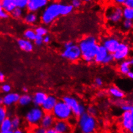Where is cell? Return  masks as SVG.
Listing matches in <instances>:
<instances>
[{
    "instance_id": "cell-1",
    "label": "cell",
    "mask_w": 133,
    "mask_h": 133,
    "mask_svg": "<svg viewBox=\"0 0 133 133\" xmlns=\"http://www.w3.org/2000/svg\"><path fill=\"white\" fill-rule=\"evenodd\" d=\"M78 45L81 49L82 59L88 63L94 62L95 56L99 46L97 38L88 35L81 39Z\"/></svg>"
},
{
    "instance_id": "cell-2",
    "label": "cell",
    "mask_w": 133,
    "mask_h": 133,
    "mask_svg": "<svg viewBox=\"0 0 133 133\" xmlns=\"http://www.w3.org/2000/svg\"><path fill=\"white\" fill-rule=\"evenodd\" d=\"M62 3L52 2L49 3L44 9L41 15V21L44 25H50L61 16Z\"/></svg>"
},
{
    "instance_id": "cell-3",
    "label": "cell",
    "mask_w": 133,
    "mask_h": 133,
    "mask_svg": "<svg viewBox=\"0 0 133 133\" xmlns=\"http://www.w3.org/2000/svg\"><path fill=\"white\" fill-rule=\"evenodd\" d=\"M77 125L81 132L93 133L97 131L98 122L95 116L85 112L78 118Z\"/></svg>"
},
{
    "instance_id": "cell-4",
    "label": "cell",
    "mask_w": 133,
    "mask_h": 133,
    "mask_svg": "<svg viewBox=\"0 0 133 133\" xmlns=\"http://www.w3.org/2000/svg\"><path fill=\"white\" fill-rule=\"evenodd\" d=\"M104 17L105 20L111 25H116L123 20V7L120 5H110L105 9Z\"/></svg>"
},
{
    "instance_id": "cell-5",
    "label": "cell",
    "mask_w": 133,
    "mask_h": 133,
    "mask_svg": "<svg viewBox=\"0 0 133 133\" xmlns=\"http://www.w3.org/2000/svg\"><path fill=\"white\" fill-rule=\"evenodd\" d=\"M51 113L55 117V120H58L67 121L73 116L72 110L63 100H58Z\"/></svg>"
},
{
    "instance_id": "cell-6",
    "label": "cell",
    "mask_w": 133,
    "mask_h": 133,
    "mask_svg": "<svg viewBox=\"0 0 133 133\" xmlns=\"http://www.w3.org/2000/svg\"><path fill=\"white\" fill-rule=\"evenodd\" d=\"M44 112L41 107L35 106L31 108L25 114V120L30 126L34 127L40 124Z\"/></svg>"
},
{
    "instance_id": "cell-7",
    "label": "cell",
    "mask_w": 133,
    "mask_h": 133,
    "mask_svg": "<svg viewBox=\"0 0 133 133\" xmlns=\"http://www.w3.org/2000/svg\"><path fill=\"white\" fill-rule=\"evenodd\" d=\"M62 100L71 108L73 116L77 118H78L82 114L86 112V107L85 105L81 104L75 97L71 96H65L62 98Z\"/></svg>"
},
{
    "instance_id": "cell-8",
    "label": "cell",
    "mask_w": 133,
    "mask_h": 133,
    "mask_svg": "<svg viewBox=\"0 0 133 133\" xmlns=\"http://www.w3.org/2000/svg\"><path fill=\"white\" fill-rule=\"evenodd\" d=\"M61 55L70 62H75L81 58V51L78 45L73 43L70 47L64 49Z\"/></svg>"
},
{
    "instance_id": "cell-9",
    "label": "cell",
    "mask_w": 133,
    "mask_h": 133,
    "mask_svg": "<svg viewBox=\"0 0 133 133\" xmlns=\"http://www.w3.org/2000/svg\"><path fill=\"white\" fill-rule=\"evenodd\" d=\"M129 54L130 47L125 43H120L116 51L112 53L115 61L116 62H122L125 59H127Z\"/></svg>"
},
{
    "instance_id": "cell-10",
    "label": "cell",
    "mask_w": 133,
    "mask_h": 133,
    "mask_svg": "<svg viewBox=\"0 0 133 133\" xmlns=\"http://www.w3.org/2000/svg\"><path fill=\"white\" fill-rule=\"evenodd\" d=\"M102 43V45L106 49L108 52L112 54L116 51L121 42L116 37L109 36V37L104 38Z\"/></svg>"
},
{
    "instance_id": "cell-11",
    "label": "cell",
    "mask_w": 133,
    "mask_h": 133,
    "mask_svg": "<svg viewBox=\"0 0 133 133\" xmlns=\"http://www.w3.org/2000/svg\"><path fill=\"white\" fill-rule=\"evenodd\" d=\"M50 0H28L26 9L29 12L37 13L44 9L49 4Z\"/></svg>"
},
{
    "instance_id": "cell-12",
    "label": "cell",
    "mask_w": 133,
    "mask_h": 133,
    "mask_svg": "<svg viewBox=\"0 0 133 133\" xmlns=\"http://www.w3.org/2000/svg\"><path fill=\"white\" fill-rule=\"evenodd\" d=\"M54 128L56 133H69L72 131V127L66 120H56L54 125Z\"/></svg>"
},
{
    "instance_id": "cell-13",
    "label": "cell",
    "mask_w": 133,
    "mask_h": 133,
    "mask_svg": "<svg viewBox=\"0 0 133 133\" xmlns=\"http://www.w3.org/2000/svg\"><path fill=\"white\" fill-rule=\"evenodd\" d=\"M57 101V98L54 95H47L41 107L44 112H51Z\"/></svg>"
},
{
    "instance_id": "cell-14",
    "label": "cell",
    "mask_w": 133,
    "mask_h": 133,
    "mask_svg": "<svg viewBox=\"0 0 133 133\" xmlns=\"http://www.w3.org/2000/svg\"><path fill=\"white\" fill-rule=\"evenodd\" d=\"M20 95L16 93H6L3 97V105L5 107H10L18 103Z\"/></svg>"
},
{
    "instance_id": "cell-15",
    "label": "cell",
    "mask_w": 133,
    "mask_h": 133,
    "mask_svg": "<svg viewBox=\"0 0 133 133\" xmlns=\"http://www.w3.org/2000/svg\"><path fill=\"white\" fill-rule=\"evenodd\" d=\"M132 120L133 118L130 111H124L122 113L121 120H120V125H121V127L123 131L129 132V130L132 124Z\"/></svg>"
},
{
    "instance_id": "cell-16",
    "label": "cell",
    "mask_w": 133,
    "mask_h": 133,
    "mask_svg": "<svg viewBox=\"0 0 133 133\" xmlns=\"http://www.w3.org/2000/svg\"><path fill=\"white\" fill-rule=\"evenodd\" d=\"M55 120H56L51 112H44L39 125L47 129L50 127H54Z\"/></svg>"
},
{
    "instance_id": "cell-17",
    "label": "cell",
    "mask_w": 133,
    "mask_h": 133,
    "mask_svg": "<svg viewBox=\"0 0 133 133\" xmlns=\"http://www.w3.org/2000/svg\"><path fill=\"white\" fill-rule=\"evenodd\" d=\"M17 45L20 49L26 52H30L34 50V43L32 41L26 38H20L17 40Z\"/></svg>"
},
{
    "instance_id": "cell-18",
    "label": "cell",
    "mask_w": 133,
    "mask_h": 133,
    "mask_svg": "<svg viewBox=\"0 0 133 133\" xmlns=\"http://www.w3.org/2000/svg\"><path fill=\"white\" fill-rule=\"evenodd\" d=\"M108 53H109L108 51L102 45H99L97 53L94 58V62H95L97 64H102L104 58L108 55Z\"/></svg>"
},
{
    "instance_id": "cell-19",
    "label": "cell",
    "mask_w": 133,
    "mask_h": 133,
    "mask_svg": "<svg viewBox=\"0 0 133 133\" xmlns=\"http://www.w3.org/2000/svg\"><path fill=\"white\" fill-rule=\"evenodd\" d=\"M108 94H109L111 97L116 99V100H122L125 96V93L123 90H121L118 87L115 86V85H112V86L110 87L109 89H108Z\"/></svg>"
},
{
    "instance_id": "cell-20",
    "label": "cell",
    "mask_w": 133,
    "mask_h": 133,
    "mask_svg": "<svg viewBox=\"0 0 133 133\" xmlns=\"http://www.w3.org/2000/svg\"><path fill=\"white\" fill-rule=\"evenodd\" d=\"M47 95L43 91H37L32 96V103L35 106L41 107L45 100Z\"/></svg>"
},
{
    "instance_id": "cell-21",
    "label": "cell",
    "mask_w": 133,
    "mask_h": 133,
    "mask_svg": "<svg viewBox=\"0 0 133 133\" xmlns=\"http://www.w3.org/2000/svg\"><path fill=\"white\" fill-rule=\"evenodd\" d=\"M0 132L1 133H13L11 118L7 117L0 124Z\"/></svg>"
},
{
    "instance_id": "cell-22",
    "label": "cell",
    "mask_w": 133,
    "mask_h": 133,
    "mask_svg": "<svg viewBox=\"0 0 133 133\" xmlns=\"http://www.w3.org/2000/svg\"><path fill=\"white\" fill-rule=\"evenodd\" d=\"M131 64L129 60L125 59L120 62L118 65V71L123 76H127L131 70Z\"/></svg>"
},
{
    "instance_id": "cell-23",
    "label": "cell",
    "mask_w": 133,
    "mask_h": 133,
    "mask_svg": "<svg viewBox=\"0 0 133 133\" xmlns=\"http://www.w3.org/2000/svg\"><path fill=\"white\" fill-rule=\"evenodd\" d=\"M23 17L24 22L28 25H34L39 20V16H37L36 13L29 11L25 14Z\"/></svg>"
},
{
    "instance_id": "cell-24",
    "label": "cell",
    "mask_w": 133,
    "mask_h": 133,
    "mask_svg": "<svg viewBox=\"0 0 133 133\" xmlns=\"http://www.w3.org/2000/svg\"><path fill=\"white\" fill-rule=\"evenodd\" d=\"M0 3L5 11L9 14L16 7L14 0H0Z\"/></svg>"
},
{
    "instance_id": "cell-25",
    "label": "cell",
    "mask_w": 133,
    "mask_h": 133,
    "mask_svg": "<svg viewBox=\"0 0 133 133\" xmlns=\"http://www.w3.org/2000/svg\"><path fill=\"white\" fill-rule=\"evenodd\" d=\"M32 103V96L28 94H24L19 96L18 104L20 106L26 107Z\"/></svg>"
},
{
    "instance_id": "cell-26",
    "label": "cell",
    "mask_w": 133,
    "mask_h": 133,
    "mask_svg": "<svg viewBox=\"0 0 133 133\" xmlns=\"http://www.w3.org/2000/svg\"><path fill=\"white\" fill-rule=\"evenodd\" d=\"M74 8L71 4H64L61 5V16H68L73 12Z\"/></svg>"
},
{
    "instance_id": "cell-27",
    "label": "cell",
    "mask_w": 133,
    "mask_h": 133,
    "mask_svg": "<svg viewBox=\"0 0 133 133\" xmlns=\"http://www.w3.org/2000/svg\"><path fill=\"white\" fill-rule=\"evenodd\" d=\"M122 29L124 32H128L133 28V21L123 19L122 21Z\"/></svg>"
},
{
    "instance_id": "cell-28",
    "label": "cell",
    "mask_w": 133,
    "mask_h": 133,
    "mask_svg": "<svg viewBox=\"0 0 133 133\" xmlns=\"http://www.w3.org/2000/svg\"><path fill=\"white\" fill-rule=\"evenodd\" d=\"M123 17L125 20H129L133 21V8L123 7Z\"/></svg>"
},
{
    "instance_id": "cell-29",
    "label": "cell",
    "mask_w": 133,
    "mask_h": 133,
    "mask_svg": "<svg viewBox=\"0 0 133 133\" xmlns=\"http://www.w3.org/2000/svg\"><path fill=\"white\" fill-rule=\"evenodd\" d=\"M23 36L24 38L27 39V40L30 41H34V40L36 38L37 34L35 30L29 28V29H27L24 31L23 33Z\"/></svg>"
},
{
    "instance_id": "cell-30",
    "label": "cell",
    "mask_w": 133,
    "mask_h": 133,
    "mask_svg": "<svg viewBox=\"0 0 133 133\" xmlns=\"http://www.w3.org/2000/svg\"><path fill=\"white\" fill-rule=\"evenodd\" d=\"M24 9H21L19 7H16L10 13V16L14 19H21V17H23L24 14Z\"/></svg>"
},
{
    "instance_id": "cell-31",
    "label": "cell",
    "mask_w": 133,
    "mask_h": 133,
    "mask_svg": "<svg viewBox=\"0 0 133 133\" xmlns=\"http://www.w3.org/2000/svg\"><path fill=\"white\" fill-rule=\"evenodd\" d=\"M37 36H44L48 34V29L44 26H38L35 29Z\"/></svg>"
},
{
    "instance_id": "cell-32",
    "label": "cell",
    "mask_w": 133,
    "mask_h": 133,
    "mask_svg": "<svg viewBox=\"0 0 133 133\" xmlns=\"http://www.w3.org/2000/svg\"><path fill=\"white\" fill-rule=\"evenodd\" d=\"M12 128L14 130L20 128L21 125V120L19 116H14L11 119Z\"/></svg>"
},
{
    "instance_id": "cell-33",
    "label": "cell",
    "mask_w": 133,
    "mask_h": 133,
    "mask_svg": "<svg viewBox=\"0 0 133 133\" xmlns=\"http://www.w3.org/2000/svg\"><path fill=\"white\" fill-rule=\"evenodd\" d=\"M7 110L5 108V107L0 105V124L1 122L5 120L6 118L8 117Z\"/></svg>"
},
{
    "instance_id": "cell-34",
    "label": "cell",
    "mask_w": 133,
    "mask_h": 133,
    "mask_svg": "<svg viewBox=\"0 0 133 133\" xmlns=\"http://www.w3.org/2000/svg\"><path fill=\"white\" fill-rule=\"evenodd\" d=\"M14 1L16 7L21 8L23 9H26L28 0H14Z\"/></svg>"
},
{
    "instance_id": "cell-35",
    "label": "cell",
    "mask_w": 133,
    "mask_h": 133,
    "mask_svg": "<svg viewBox=\"0 0 133 133\" xmlns=\"http://www.w3.org/2000/svg\"><path fill=\"white\" fill-rule=\"evenodd\" d=\"M114 61H115V59H114L113 54L111 53H108V55H107L106 56H105V58H104V61H103L102 64L109 65L111 64Z\"/></svg>"
},
{
    "instance_id": "cell-36",
    "label": "cell",
    "mask_w": 133,
    "mask_h": 133,
    "mask_svg": "<svg viewBox=\"0 0 133 133\" xmlns=\"http://www.w3.org/2000/svg\"><path fill=\"white\" fill-rule=\"evenodd\" d=\"M86 112L90 115H91V116L95 117L98 114V109L97 107L94 106V105H90L88 108H86Z\"/></svg>"
},
{
    "instance_id": "cell-37",
    "label": "cell",
    "mask_w": 133,
    "mask_h": 133,
    "mask_svg": "<svg viewBox=\"0 0 133 133\" xmlns=\"http://www.w3.org/2000/svg\"><path fill=\"white\" fill-rule=\"evenodd\" d=\"M32 131L35 133H46V129L42 127V126H41L40 125L34 126Z\"/></svg>"
},
{
    "instance_id": "cell-38",
    "label": "cell",
    "mask_w": 133,
    "mask_h": 133,
    "mask_svg": "<svg viewBox=\"0 0 133 133\" xmlns=\"http://www.w3.org/2000/svg\"><path fill=\"white\" fill-rule=\"evenodd\" d=\"M9 16V14L6 13L0 3V19H6Z\"/></svg>"
},
{
    "instance_id": "cell-39",
    "label": "cell",
    "mask_w": 133,
    "mask_h": 133,
    "mask_svg": "<svg viewBox=\"0 0 133 133\" xmlns=\"http://www.w3.org/2000/svg\"><path fill=\"white\" fill-rule=\"evenodd\" d=\"M82 0H71V5L74 9H79L82 5Z\"/></svg>"
},
{
    "instance_id": "cell-40",
    "label": "cell",
    "mask_w": 133,
    "mask_h": 133,
    "mask_svg": "<svg viewBox=\"0 0 133 133\" xmlns=\"http://www.w3.org/2000/svg\"><path fill=\"white\" fill-rule=\"evenodd\" d=\"M68 122L69 123V124L72 127H75L77 125V122H78V118H77L76 116H72L70 119L67 120Z\"/></svg>"
},
{
    "instance_id": "cell-41",
    "label": "cell",
    "mask_w": 133,
    "mask_h": 133,
    "mask_svg": "<svg viewBox=\"0 0 133 133\" xmlns=\"http://www.w3.org/2000/svg\"><path fill=\"white\" fill-rule=\"evenodd\" d=\"M34 44L36 46L40 47V46H41L44 43H43V36H37L35 40H34Z\"/></svg>"
},
{
    "instance_id": "cell-42",
    "label": "cell",
    "mask_w": 133,
    "mask_h": 133,
    "mask_svg": "<svg viewBox=\"0 0 133 133\" xmlns=\"http://www.w3.org/2000/svg\"><path fill=\"white\" fill-rule=\"evenodd\" d=\"M11 86L9 84H4L1 86V90L3 93H9L11 91Z\"/></svg>"
},
{
    "instance_id": "cell-43",
    "label": "cell",
    "mask_w": 133,
    "mask_h": 133,
    "mask_svg": "<svg viewBox=\"0 0 133 133\" xmlns=\"http://www.w3.org/2000/svg\"><path fill=\"white\" fill-rule=\"evenodd\" d=\"M121 109L124 112V111H131V108H132V105H131L129 104H125V103H123V104H121Z\"/></svg>"
},
{
    "instance_id": "cell-44",
    "label": "cell",
    "mask_w": 133,
    "mask_h": 133,
    "mask_svg": "<svg viewBox=\"0 0 133 133\" xmlns=\"http://www.w3.org/2000/svg\"><path fill=\"white\" fill-rule=\"evenodd\" d=\"M94 83L96 87H101L103 86L104 82H103V80H102L101 78L98 77V78H96L95 79Z\"/></svg>"
},
{
    "instance_id": "cell-45",
    "label": "cell",
    "mask_w": 133,
    "mask_h": 133,
    "mask_svg": "<svg viewBox=\"0 0 133 133\" xmlns=\"http://www.w3.org/2000/svg\"><path fill=\"white\" fill-rule=\"evenodd\" d=\"M123 7H127L133 8V0H125Z\"/></svg>"
},
{
    "instance_id": "cell-46",
    "label": "cell",
    "mask_w": 133,
    "mask_h": 133,
    "mask_svg": "<svg viewBox=\"0 0 133 133\" xmlns=\"http://www.w3.org/2000/svg\"><path fill=\"white\" fill-rule=\"evenodd\" d=\"M50 41H51V37L49 35L46 34L43 36V43H45V44H48V43H50Z\"/></svg>"
},
{
    "instance_id": "cell-47",
    "label": "cell",
    "mask_w": 133,
    "mask_h": 133,
    "mask_svg": "<svg viewBox=\"0 0 133 133\" xmlns=\"http://www.w3.org/2000/svg\"><path fill=\"white\" fill-rule=\"evenodd\" d=\"M112 1L114 4H115V5L123 6L125 0H112Z\"/></svg>"
},
{
    "instance_id": "cell-48",
    "label": "cell",
    "mask_w": 133,
    "mask_h": 133,
    "mask_svg": "<svg viewBox=\"0 0 133 133\" xmlns=\"http://www.w3.org/2000/svg\"><path fill=\"white\" fill-rule=\"evenodd\" d=\"M73 43H75L74 42L72 41H68L65 42L64 44V48H67V47H70L71 46Z\"/></svg>"
},
{
    "instance_id": "cell-49",
    "label": "cell",
    "mask_w": 133,
    "mask_h": 133,
    "mask_svg": "<svg viewBox=\"0 0 133 133\" xmlns=\"http://www.w3.org/2000/svg\"><path fill=\"white\" fill-rule=\"evenodd\" d=\"M46 133H56V131H55V129L54 128V127H50V128L47 129Z\"/></svg>"
},
{
    "instance_id": "cell-50",
    "label": "cell",
    "mask_w": 133,
    "mask_h": 133,
    "mask_svg": "<svg viewBox=\"0 0 133 133\" xmlns=\"http://www.w3.org/2000/svg\"><path fill=\"white\" fill-rule=\"evenodd\" d=\"M5 80V76L3 72L0 71V82H3Z\"/></svg>"
},
{
    "instance_id": "cell-51",
    "label": "cell",
    "mask_w": 133,
    "mask_h": 133,
    "mask_svg": "<svg viewBox=\"0 0 133 133\" xmlns=\"http://www.w3.org/2000/svg\"><path fill=\"white\" fill-rule=\"evenodd\" d=\"M127 76L129 78L133 80V71H132V70H131V71L128 73V74H127Z\"/></svg>"
},
{
    "instance_id": "cell-52",
    "label": "cell",
    "mask_w": 133,
    "mask_h": 133,
    "mask_svg": "<svg viewBox=\"0 0 133 133\" xmlns=\"http://www.w3.org/2000/svg\"><path fill=\"white\" fill-rule=\"evenodd\" d=\"M14 132H15V133H23V131L22 130H21L20 128H18V129H16L14 130Z\"/></svg>"
},
{
    "instance_id": "cell-53",
    "label": "cell",
    "mask_w": 133,
    "mask_h": 133,
    "mask_svg": "<svg viewBox=\"0 0 133 133\" xmlns=\"http://www.w3.org/2000/svg\"><path fill=\"white\" fill-rule=\"evenodd\" d=\"M129 132H131V133H133V120L132 122V124H131V127H130L129 130Z\"/></svg>"
},
{
    "instance_id": "cell-54",
    "label": "cell",
    "mask_w": 133,
    "mask_h": 133,
    "mask_svg": "<svg viewBox=\"0 0 133 133\" xmlns=\"http://www.w3.org/2000/svg\"><path fill=\"white\" fill-rule=\"evenodd\" d=\"M22 90L24 92V93H27V92L28 91V89L26 87H23L22 88Z\"/></svg>"
},
{
    "instance_id": "cell-55",
    "label": "cell",
    "mask_w": 133,
    "mask_h": 133,
    "mask_svg": "<svg viewBox=\"0 0 133 133\" xmlns=\"http://www.w3.org/2000/svg\"><path fill=\"white\" fill-rule=\"evenodd\" d=\"M104 95H105V94L103 93V92H99V93H98V96L99 97H102V96H104Z\"/></svg>"
},
{
    "instance_id": "cell-56",
    "label": "cell",
    "mask_w": 133,
    "mask_h": 133,
    "mask_svg": "<svg viewBox=\"0 0 133 133\" xmlns=\"http://www.w3.org/2000/svg\"><path fill=\"white\" fill-rule=\"evenodd\" d=\"M130 112H131V116H132V118H133V106H132V108H131V111H130Z\"/></svg>"
},
{
    "instance_id": "cell-57",
    "label": "cell",
    "mask_w": 133,
    "mask_h": 133,
    "mask_svg": "<svg viewBox=\"0 0 133 133\" xmlns=\"http://www.w3.org/2000/svg\"><path fill=\"white\" fill-rule=\"evenodd\" d=\"M0 105H3V98H0Z\"/></svg>"
},
{
    "instance_id": "cell-58",
    "label": "cell",
    "mask_w": 133,
    "mask_h": 133,
    "mask_svg": "<svg viewBox=\"0 0 133 133\" xmlns=\"http://www.w3.org/2000/svg\"><path fill=\"white\" fill-rule=\"evenodd\" d=\"M130 62H131V65H133V58H132V59H130Z\"/></svg>"
},
{
    "instance_id": "cell-59",
    "label": "cell",
    "mask_w": 133,
    "mask_h": 133,
    "mask_svg": "<svg viewBox=\"0 0 133 133\" xmlns=\"http://www.w3.org/2000/svg\"><path fill=\"white\" fill-rule=\"evenodd\" d=\"M83 1H84V2H90V1H93V0H82Z\"/></svg>"
},
{
    "instance_id": "cell-60",
    "label": "cell",
    "mask_w": 133,
    "mask_h": 133,
    "mask_svg": "<svg viewBox=\"0 0 133 133\" xmlns=\"http://www.w3.org/2000/svg\"><path fill=\"white\" fill-rule=\"evenodd\" d=\"M102 1H105V2H109L110 1H112V0H102Z\"/></svg>"
}]
</instances>
